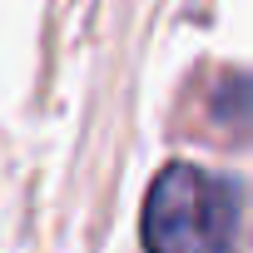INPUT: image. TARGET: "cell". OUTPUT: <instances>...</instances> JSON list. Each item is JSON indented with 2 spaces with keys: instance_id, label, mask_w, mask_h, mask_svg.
<instances>
[{
  "instance_id": "obj_1",
  "label": "cell",
  "mask_w": 253,
  "mask_h": 253,
  "mask_svg": "<svg viewBox=\"0 0 253 253\" xmlns=\"http://www.w3.org/2000/svg\"><path fill=\"white\" fill-rule=\"evenodd\" d=\"M144 248L149 253H238L243 194L199 164H164L144 194Z\"/></svg>"
},
{
  "instance_id": "obj_2",
  "label": "cell",
  "mask_w": 253,
  "mask_h": 253,
  "mask_svg": "<svg viewBox=\"0 0 253 253\" xmlns=\"http://www.w3.org/2000/svg\"><path fill=\"white\" fill-rule=\"evenodd\" d=\"M209 114L213 124L228 134V139H248L253 134V75H223L213 84V99H209Z\"/></svg>"
}]
</instances>
